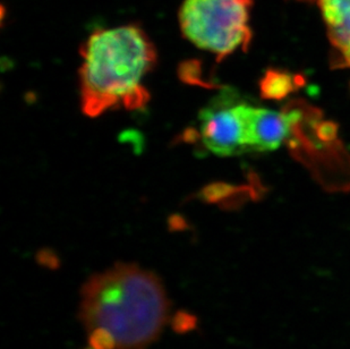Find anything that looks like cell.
<instances>
[{
    "label": "cell",
    "mask_w": 350,
    "mask_h": 349,
    "mask_svg": "<svg viewBox=\"0 0 350 349\" xmlns=\"http://www.w3.org/2000/svg\"><path fill=\"white\" fill-rule=\"evenodd\" d=\"M169 309L156 274L119 263L84 283L79 319L92 349H146L161 335Z\"/></svg>",
    "instance_id": "6da1fadb"
},
{
    "label": "cell",
    "mask_w": 350,
    "mask_h": 349,
    "mask_svg": "<svg viewBox=\"0 0 350 349\" xmlns=\"http://www.w3.org/2000/svg\"><path fill=\"white\" fill-rule=\"evenodd\" d=\"M81 101L89 117L107 110H139L149 103L144 79L156 63L149 36L135 25L93 32L81 49Z\"/></svg>",
    "instance_id": "7a4b0ae2"
},
{
    "label": "cell",
    "mask_w": 350,
    "mask_h": 349,
    "mask_svg": "<svg viewBox=\"0 0 350 349\" xmlns=\"http://www.w3.org/2000/svg\"><path fill=\"white\" fill-rule=\"evenodd\" d=\"M253 0H184L179 10L183 36L194 46L224 60L252 40Z\"/></svg>",
    "instance_id": "3957f363"
},
{
    "label": "cell",
    "mask_w": 350,
    "mask_h": 349,
    "mask_svg": "<svg viewBox=\"0 0 350 349\" xmlns=\"http://www.w3.org/2000/svg\"><path fill=\"white\" fill-rule=\"evenodd\" d=\"M245 103L236 93L225 91L200 112V138L205 148L221 157L248 152Z\"/></svg>",
    "instance_id": "277c9868"
},
{
    "label": "cell",
    "mask_w": 350,
    "mask_h": 349,
    "mask_svg": "<svg viewBox=\"0 0 350 349\" xmlns=\"http://www.w3.org/2000/svg\"><path fill=\"white\" fill-rule=\"evenodd\" d=\"M245 126L248 151H272L291 136L299 122L297 110L275 112L245 103Z\"/></svg>",
    "instance_id": "5b68a950"
},
{
    "label": "cell",
    "mask_w": 350,
    "mask_h": 349,
    "mask_svg": "<svg viewBox=\"0 0 350 349\" xmlns=\"http://www.w3.org/2000/svg\"><path fill=\"white\" fill-rule=\"evenodd\" d=\"M336 67L350 68V0H319Z\"/></svg>",
    "instance_id": "8992f818"
},
{
    "label": "cell",
    "mask_w": 350,
    "mask_h": 349,
    "mask_svg": "<svg viewBox=\"0 0 350 349\" xmlns=\"http://www.w3.org/2000/svg\"><path fill=\"white\" fill-rule=\"evenodd\" d=\"M299 81L281 70H269L261 81L262 96L267 99H282L298 86Z\"/></svg>",
    "instance_id": "52a82bcc"
},
{
    "label": "cell",
    "mask_w": 350,
    "mask_h": 349,
    "mask_svg": "<svg viewBox=\"0 0 350 349\" xmlns=\"http://www.w3.org/2000/svg\"><path fill=\"white\" fill-rule=\"evenodd\" d=\"M304 1H312V0H304Z\"/></svg>",
    "instance_id": "ba28073f"
}]
</instances>
